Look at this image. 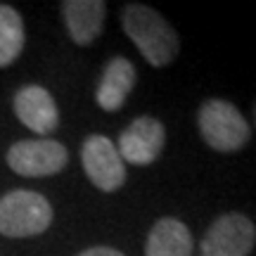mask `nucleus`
<instances>
[{
    "label": "nucleus",
    "instance_id": "f257e3e1",
    "mask_svg": "<svg viewBox=\"0 0 256 256\" xmlns=\"http://www.w3.org/2000/svg\"><path fill=\"white\" fill-rule=\"evenodd\" d=\"M121 26L124 34L136 43L140 55L156 69L168 66L180 52V38L171 22L150 5L128 2L121 12Z\"/></svg>",
    "mask_w": 256,
    "mask_h": 256
},
{
    "label": "nucleus",
    "instance_id": "f03ea898",
    "mask_svg": "<svg viewBox=\"0 0 256 256\" xmlns=\"http://www.w3.org/2000/svg\"><path fill=\"white\" fill-rule=\"evenodd\" d=\"M197 128L204 142L223 154H232L244 150L252 140V126L242 116V112L228 100L209 98L200 104Z\"/></svg>",
    "mask_w": 256,
    "mask_h": 256
},
{
    "label": "nucleus",
    "instance_id": "7ed1b4c3",
    "mask_svg": "<svg viewBox=\"0 0 256 256\" xmlns=\"http://www.w3.org/2000/svg\"><path fill=\"white\" fill-rule=\"evenodd\" d=\"M52 223L50 202L34 190H12L0 197V235L36 238Z\"/></svg>",
    "mask_w": 256,
    "mask_h": 256
},
{
    "label": "nucleus",
    "instance_id": "20e7f679",
    "mask_svg": "<svg viewBox=\"0 0 256 256\" xmlns=\"http://www.w3.org/2000/svg\"><path fill=\"white\" fill-rule=\"evenodd\" d=\"M254 244V220L240 211H228L214 218V223L206 228L202 238L200 256H249Z\"/></svg>",
    "mask_w": 256,
    "mask_h": 256
},
{
    "label": "nucleus",
    "instance_id": "39448f33",
    "mask_svg": "<svg viewBox=\"0 0 256 256\" xmlns=\"http://www.w3.org/2000/svg\"><path fill=\"white\" fill-rule=\"evenodd\" d=\"M69 164V152L60 140L36 138V140H19L8 150V166L19 176L43 178L55 176Z\"/></svg>",
    "mask_w": 256,
    "mask_h": 256
},
{
    "label": "nucleus",
    "instance_id": "423d86ee",
    "mask_svg": "<svg viewBox=\"0 0 256 256\" xmlns=\"http://www.w3.org/2000/svg\"><path fill=\"white\" fill-rule=\"evenodd\" d=\"M81 164L98 190L116 192L126 183V164L107 136H88L81 147Z\"/></svg>",
    "mask_w": 256,
    "mask_h": 256
},
{
    "label": "nucleus",
    "instance_id": "0eeeda50",
    "mask_svg": "<svg viewBox=\"0 0 256 256\" xmlns=\"http://www.w3.org/2000/svg\"><path fill=\"white\" fill-rule=\"evenodd\" d=\"M166 145V128L154 116H138L119 136V154L124 164L150 166L162 156Z\"/></svg>",
    "mask_w": 256,
    "mask_h": 256
},
{
    "label": "nucleus",
    "instance_id": "6e6552de",
    "mask_svg": "<svg viewBox=\"0 0 256 256\" xmlns=\"http://www.w3.org/2000/svg\"><path fill=\"white\" fill-rule=\"evenodd\" d=\"M14 114L17 119L34 130L36 136L48 138L60 128V110L57 102L43 86H22L14 92Z\"/></svg>",
    "mask_w": 256,
    "mask_h": 256
},
{
    "label": "nucleus",
    "instance_id": "1a4fd4ad",
    "mask_svg": "<svg viewBox=\"0 0 256 256\" xmlns=\"http://www.w3.org/2000/svg\"><path fill=\"white\" fill-rule=\"evenodd\" d=\"M138 81L136 64L126 60V57H112L110 62L104 64L95 90V102L98 107L104 112H119L124 107V102L128 100V95L133 90V86Z\"/></svg>",
    "mask_w": 256,
    "mask_h": 256
},
{
    "label": "nucleus",
    "instance_id": "9d476101",
    "mask_svg": "<svg viewBox=\"0 0 256 256\" xmlns=\"http://www.w3.org/2000/svg\"><path fill=\"white\" fill-rule=\"evenodd\" d=\"M60 10L76 46H90L104 28L107 5L102 0H64Z\"/></svg>",
    "mask_w": 256,
    "mask_h": 256
},
{
    "label": "nucleus",
    "instance_id": "9b49d317",
    "mask_svg": "<svg viewBox=\"0 0 256 256\" xmlns=\"http://www.w3.org/2000/svg\"><path fill=\"white\" fill-rule=\"evenodd\" d=\"M194 240L190 228L174 216H164L147 235L145 256H192Z\"/></svg>",
    "mask_w": 256,
    "mask_h": 256
},
{
    "label": "nucleus",
    "instance_id": "f8f14e48",
    "mask_svg": "<svg viewBox=\"0 0 256 256\" xmlns=\"http://www.w3.org/2000/svg\"><path fill=\"white\" fill-rule=\"evenodd\" d=\"M26 43L24 19L12 5H0V69L14 62Z\"/></svg>",
    "mask_w": 256,
    "mask_h": 256
},
{
    "label": "nucleus",
    "instance_id": "ddd939ff",
    "mask_svg": "<svg viewBox=\"0 0 256 256\" xmlns=\"http://www.w3.org/2000/svg\"><path fill=\"white\" fill-rule=\"evenodd\" d=\"M78 256H124L119 249H112V247H90L81 252Z\"/></svg>",
    "mask_w": 256,
    "mask_h": 256
},
{
    "label": "nucleus",
    "instance_id": "4468645a",
    "mask_svg": "<svg viewBox=\"0 0 256 256\" xmlns=\"http://www.w3.org/2000/svg\"><path fill=\"white\" fill-rule=\"evenodd\" d=\"M252 114H254V124H256V102H254V107H252Z\"/></svg>",
    "mask_w": 256,
    "mask_h": 256
}]
</instances>
